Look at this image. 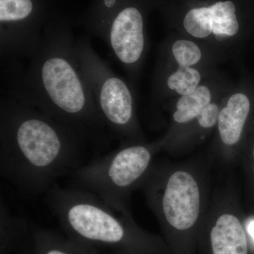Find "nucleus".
<instances>
[{"instance_id": "f257e3e1", "label": "nucleus", "mask_w": 254, "mask_h": 254, "mask_svg": "<svg viewBox=\"0 0 254 254\" xmlns=\"http://www.w3.org/2000/svg\"><path fill=\"white\" fill-rule=\"evenodd\" d=\"M75 40L68 20L55 14L26 66H3L8 74L6 94L71 127L92 146L101 149L111 134L80 68Z\"/></svg>"}, {"instance_id": "f03ea898", "label": "nucleus", "mask_w": 254, "mask_h": 254, "mask_svg": "<svg viewBox=\"0 0 254 254\" xmlns=\"http://www.w3.org/2000/svg\"><path fill=\"white\" fill-rule=\"evenodd\" d=\"M84 137L31 105L5 94L0 105V171L28 195L46 193L81 166Z\"/></svg>"}, {"instance_id": "7ed1b4c3", "label": "nucleus", "mask_w": 254, "mask_h": 254, "mask_svg": "<svg viewBox=\"0 0 254 254\" xmlns=\"http://www.w3.org/2000/svg\"><path fill=\"white\" fill-rule=\"evenodd\" d=\"M46 198L66 236L73 240L97 249L144 254L157 252L155 239L137 227L131 214L118 211L88 190L55 184Z\"/></svg>"}, {"instance_id": "20e7f679", "label": "nucleus", "mask_w": 254, "mask_h": 254, "mask_svg": "<svg viewBox=\"0 0 254 254\" xmlns=\"http://www.w3.org/2000/svg\"><path fill=\"white\" fill-rule=\"evenodd\" d=\"M139 188L167 232L187 235L203 224L210 202L199 165L153 163Z\"/></svg>"}, {"instance_id": "39448f33", "label": "nucleus", "mask_w": 254, "mask_h": 254, "mask_svg": "<svg viewBox=\"0 0 254 254\" xmlns=\"http://www.w3.org/2000/svg\"><path fill=\"white\" fill-rule=\"evenodd\" d=\"M155 148L133 143L93 159L75 170V186L88 190L122 213L131 214L130 198L153 164Z\"/></svg>"}, {"instance_id": "423d86ee", "label": "nucleus", "mask_w": 254, "mask_h": 254, "mask_svg": "<svg viewBox=\"0 0 254 254\" xmlns=\"http://www.w3.org/2000/svg\"><path fill=\"white\" fill-rule=\"evenodd\" d=\"M147 0H93L81 16L88 33L105 42L124 64L140 60L145 47Z\"/></svg>"}, {"instance_id": "0eeeda50", "label": "nucleus", "mask_w": 254, "mask_h": 254, "mask_svg": "<svg viewBox=\"0 0 254 254\" xmlns=\"http://www.w3.org/2000/svg\"><path fill=\"white\" fill-rule=\"evenodd\" d=\"M80 68L110 134L125 136L134 129L133 97L125 82L97 54L87 38L75 40Z\"/></svg>"}, {"instance_id": "6e6552de", "label": "nucleus", "mask_w": 254, "mask_h": 254, "mask_svg": "<svg viewBox=\"0 0 254 254\" xmlns=\"http://www.w3.org/2000/svg\"><path fill=\"white\" fill-rule=\"evenodd\" d=\"M55 14L51 0H0V52L3 65L28 59L41 45Z\"/></svg>"}, {"instance_id": "1a4fd4ad", "label": "nucleus", "mask_w": 254, "mask_h": 254, "mask_svg": "<svg viewBox=\"0 0 254 254\" xmlns=\"http://www.w3.org/2000/svg\"><path fill=\"white\" fill-rule=\"evenodd\" d=\"M237 209L230 188L212 200L203 222L211 254H248L247 232Z\"/></svg>"}, {"instance_id": "9d476101", "label": "nucleus", "mask_w": 254, "mask_h": 254, "mask_svg": "<svg viewBox=\"0 0 254 254\" xmlns=\"http://www.w3.org/2000/svg\"><path fill=\"white\" fill-rule=\"evenodd\" d=\"M250 107L247 95L237 93L230 97L227 106L220 110L217 125L219 136L225 146L231 148L240 141Z\"/></svg>"}, {"instance_id": "9b49d317", "label": "nucleus", "mask_w": 254, "mask_h": 254, "mask_svg": "<svg viewBox=\"0 0 254 254\" xmlns=\"http://www.w3.org/2000/svg\"><path fill=\"white\" fill-rule=\"evenodd\" d=\"M33 229L24 219L13 215L1 202V254L16 252L30 254L33 245Z\"/></svg>"}, {"instance_id": "f8f14e48", "label": "nucleus", "mask_w": 254, "mask_h": 254, "mask_svg": "<svg viewBox=\"0 0 254 254\" xmlns=\"http://www.w3.org/2000/svg\"><path fill=\"white\" fill-rule=\"evenodd\" d=\"M31 254H98V250L51 230L34 227Z\"/></svg>"}, {"instance_id": "ddd939ff", "label": "nucleus", "mask_w": 254, "mask_h": 254, "mask_svg": "<svg viewBox=\"0 0 254 254\" xmlns=\"http://www.w3.org/2000/svg\"><path fill=\"white\" fill-rule=\"evenodd\" d=\"M211 93L206 86H199L190 93L183 95L177 103L173 120L178 124H187L198 118L202 110L210 103Z\"/></svg>"}, {"instance_id": "4468645a", "label": "nucleus", "mask_w": 254, "mask_h": 254, "mask_svg": "<svg viewBox=\"0 0 254 254\" xmlns=\"http://www.w3.org/2000/svg\"><path fill=\"white\" fill-rule=\"evenodd\" d=\"M200 80V73L195 68L179 66L176 72L168 78V86L179 94L185 95L194 91Z\"/></svg>"}, {"instance_id": "2eb2a0df", "label": "nucleus", "mask_w": 254, "mask_h": 254, "mask_svg": "<svg viewBox=\"0 0 254 254\" xmlns=\"http://www.w3.org/2000/svg\"><path fill=\"white\" fill-rule=\"evenodd\" d=\"M173 53L179 66L190 67L200 61L201 52L194 43L187 40L175 42L173 46Z\"/></svg>"}, {"instance_id": "dca6fc26", "label": "nucleus", "mask_w": 254, "mask_h": 254, "mask_svg": "<svg viewBox=\"0 0 254 254\" xmlns=\"http://www.w3.org/2000/svg\"><path fill=\"white\" fill-rule=\"evenodd\" d=\"M220 110L215 103H210L202 110L197 118V122L200 127L210 128L218 124Z\"/></svg>"}, {"instance_id": "f3484780", "label": "nucleus", "mask_w": 254, "mask_h": 254, "mask_svg": "<svg viewBox=\"0 0 254 254\" xmlns=\"http://www.w3.org/2000/svg\"><path fill=\"white\" fill-rule=\"evenodd\" d=\"M247 230L248 233L250 234L252 238L253 239L254 242V219L251 220L247 223Z\"/></svg>"}, {"instance_id": "a211bd4d", "label": "nucleus", "mask_w": 254, "mask_h": 254, "mask_svg": "<svg viewBox=\"0 0 254 254\" xmlns=\"http://www.w3.org/2000/svg\"><path fill=\"white\" fill-rule=\"evenodd\" d=\"M136 252H128L124 250H113V254H138Z\"/></svg>"}, {"instance_id": "6ab92c4d", "label": "nucleus", "mask_w": 254, "mask_h": 254, "mask_svg": "<svg viewBox=\"0 0 254 254\" xmlns=\"http://www.w3.org/2000/svg\"><path fill=\"white\" fill-rule=\"evenodd\" d=\"M252 173H253L254 178V148L252 151Z\"/></svg>"}]
</instances>
